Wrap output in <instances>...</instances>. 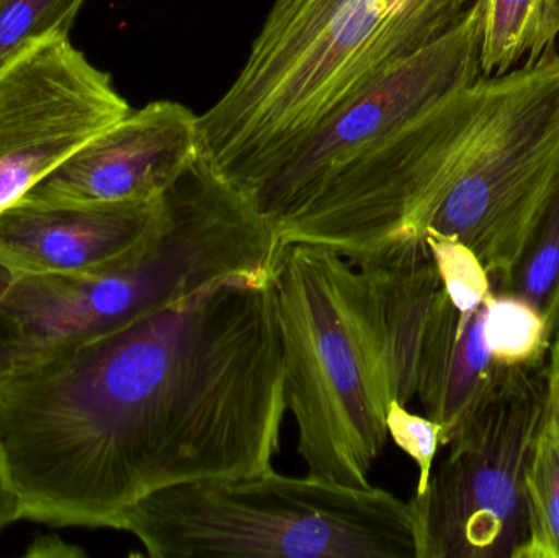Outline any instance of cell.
Returning a JSON list of instances; mask_svg holds the SVG:
<instances>
[{"instance_id":"obj_1","label":"cell","mask_w":559,"mask_h":558,"mask_svg":"<svg viewBox=\"0 0 559 558\" xmlns=\"http://www.w3.org/2000/svg\"><path fill=\"white\" fill-rule=\"evenodd\" d=\"M272 277H233L0 377L22 520L111 527L151 495L261 474L282 444Z\"/></svg>"},{"instance_id":"obj_7","label":"cell","mask_w":559,"mask_h":558,"mask_svg":"<svg viewBox=\"0 0 559 558\" xmlns=\"http://www.w3.org/2000/svg\"><path fill=\"white\" fill-rule=\"evenodd\" d=\"M548 359L504 367L414 495L419 558H514L528 537L527 471L544 422Z\"/></svg>"},{"instance_id":"obj_17","label":"cell","mask_w":559,"mask_h":558,"mask_svg":"<svg viewBox=\"0 0 559 558\" xmlns=\"http://www.w3.org/2000/svg\"><path fill=\"white\" fill-rule=\"evenodd\" d=\"M85 0H0V71L38 39L71 32Z\"/></svg>"},{"instance_id":"obj_3","label":"cell","mask_w":559,"mask_h":558,"mask_svg":"<svg viewBox=\"0 0 559 558\" xmlns=\"http://www.w3.org/2000/svg\"><path fill=\"white\" fill-rule=\"evenodd\" d=\"M272 236L248 200L205 167L160 197L150 238L91 274L16 275L0 301V377L120 330L215 282L264 274Z\"/></svg>"},{"instance_id":"obj_21","label":"cell","mask_w":559,"mask_h":558,"mask_svg":"<svg viewBox=\"0 0 559 558\" xmlns=\"http://www.w3.org/2000/svg\"><path fill=\"white\" fill-rule=\"evenodd\" d=\"M28 557H78L85 556L82 550L78 547L69 546V544L62 543L59 537L56 536H43L36 539L35 543L29 547Z\"/></svg>"},{"instance_id":"obj_12","label":"cell","mask_w":559,"mask_h":558,"mask_svg":"<svg viewBox=\"0 0 559 558\" xmlns=\"http://www.w3.org/2000/svg\"><path fill=\"white\" fill-rule=\"evenodd\" d=\"M486 300L478 307L460 310L442 285L433 305L417 399L426 415L442 426V446L449 444L469 406L504 369L492 359L486 344Z\"/></svg>"},{"instance_id":"obj_14","label":"cell","mask_w":559,"mask_h":558,"mask_svg":"<svg viewBox=\"0 0 559 558\" xmlns=\"http://www.w3.org/2000/svg\"><path fill=\"white\" fill-rule=\"evenodd\" d=\"M527 498L528 537L514 558H559V412L548 399L528 464Z\"/></svg>"},{"instance_id":"obj_4","label":"cell","mask_w":559,"mask_h":558,"mask_svg":"<svg viewBox=\"0 0 559 558\" xmlns=\"http://www.w3.org/2000/svg\"><path fill=\"white\" fill-rule=\"evenodd\" d=\"M272 285L286 409L298 426L306 475L371 487L393 399L367 275L331 249L288 242Z\"/></svg>"},{"instance_id":"obj_2","label":"cell","mask_w":559,"mask_h":558,"mask_svg":"<svg viewBox=\"0 0 559 558\" xmlns=\"http://www.w3.org/2000/svg\"><path fill=\"white\" fill-rule=\"evenodd\" d=\"M478 0H275L238 78L199 117L202 154L249 195L312 131Z\"/></svg>"},{"instance_id":"obj_9","label":"cell","mask_w":559,"mask_h":558,"mask_svg":"<svg viewBox=\"0 0 559 558\" xmlns=\"http://www.w3.org/2000/svg\"><path fill=\"white\" fill-rule=\"evenodd\" d=\"M130 111L68 33L23 49L0 71V213Z\"/></svg>"},{"instance_id":"obj_13","label":"cell","mask_w":559,"mask_h":558,"mask_svg":"<svg viewBox=\"0 0 559 558\" xmlns=\"http://www.w3.org/2000/svg\"><path fill=\"white\" fill-rule=\"evenodd\" d=\"M559 0H481V75H502L557 49Z\"/></svg>"},{"instance_id":"obj_6","label":"cell","mask_w":559,"mask_h":558,"mask_svg":"<svg viewBox=\"0 0 559 558\" xmlns=\"http://www.w3.org/2000/svg\"><path fill=\"white\" fill-rule=\"evenodd\" d=\"M443 193L427 235L455 239L492 290L511 277L559 177V49L439 105Z\"/></svg>"},{"instance_id":"obj_18","label":"cell","mask_w":559,"mask_h":558,"mask_svg":"<svg viewBox=\"0 0 559 558\" xmlns=\"http://www.w3.org/2000/svg\"><path fill=\"white\" fill-rule=\"evenodd\" d=\"M440 281L450 300L460 310L478 307L492 292L488 272L475 252L455 239L427 235Z\"/></svg>"},{"instance_id":"obj_20","label":"cell","mask_w":559,"mask_h":558,"mask_svg":"<svg viewBox=\"0 0 559 558\" xmlns=\"http://www.w3.org/2000/svg\"><path fill=\"white\" fill-rule=\"evenodd\" d=\"M19 520H22V503L0 461V531Z\"/></svg>"},{"instance_id":"obj_19","label":"cell","mask_w":559,"mask_h":558,"mask_svg":"<svg viewBox=\"0 0 559 558\" xmlns=\"http://www.w3.org/2000/svg\"><path fill=\"white\" fill-rule=\"evenodd\" d=\"M388 435L419 467L416 494L426 491L433 461L442 446V426L429 416L414 415L407 406L393 402L386 415Z\"/></svg>"},{"instance_id":"obj_5","label":"cell","mask_w":559,"mask_h":558,"mask_svg":"<svg viewBox=\"0 0 559 558\" xmlns=\"http://www.w3.org/2000/svg\"><path fill=\"white\" fill-rule=\"evenodd\" d=\"M118 530L153 558H419L411 501L274 467L151 495Z\"/></svg>"},{"instance_id":"obj_10","label":"cell","mask_w":559,"mask_h":558,"mask_svg":"<svg viewBox=\"0 0 559 558\" xmlns=\"http://www.w3.org/2000/svg\"><path fill=\"white\" fill-rule=\"evenodd\" d=\"M200 153L199 115L179 102H151L75 151L20 202H150L159 199Z\"/></svg>"},{"instance_id":"obj_15","label":"cell","mask_w":559,"mask_h":558,"mask_svg":"<svg viewBox=\"0 0 559 558\" xmlns=\"http://www.w3.org/2000/svg\"><path fill=\"white\" fill-rule=\"evenodd\" d=\"M496 294L532 305L554 337L559 321V177L511 277Z\"/></svg>"},{"instance_id":"obj_11","label":"cell","mask_w":559,"mask_h":558,"mask_svg":"<svg viewBox=\"0 0 559 558\" xmlns=\"http://www.w3.org/2000/svg\"><path fill=\"white\" fill-rule=\"evenodd\" d=\"M160 197L75 205L19 202L0 213V264L16 275L91 274L111 268L150 238L159 219Z\"/></svg>"},{"instance_id":"obj_16","label":"cell","mask_w":559,"mask_h":558,"mask_svg":"<svg viewBox=\"0 0 559 558\" xmlns=\"http://www.w3.org/2000/svg\"><path fill=\"white\" fill-rule=\"evenodd\" d=\"M485 337L492 359L501 367L544 363L554 340L532 305L496 292L486 300Z\"/></svg>"},{"instance_id":"obj_23","label":"cell","mask_w":559,"mask_h":558,"mask_svg":"<svg viewBox=\"0 0 559 558\" xmlns=\"http://www.w3.org/2000/svg\"><path fill=\"white\" fill-rule=\"evenodd\" d=\"M16 274L13 271H10L5 265L0 264V301L5 297L7 292L12 287L13 282H15Z\"/></svg>"},{"instance_id":"obj_22","label":"cell","mask_w":559,"mask_h":558,"mask_svg":"<svg viewBox=\"0 0 559 558\" xmlns=\"http://www.w3.org/2000/svg\"><path fill=\"white\" fill-rule=\"evenodd\" d=\"M548 402L559 412V321L548 351Z\"/></svg>"},{"instance_id":"obj_8","label":"cell","mask_w":559,"mask_h":558,"mask_svg":"<svg viewBox=\"0 0 559 558\" xmlns=\"http://www.w3.org/2000/svg\"><path fill=\"white\" fill-rule=\"evenodd\" d=\"M481 0L432 45L397 62L335 108L249 200L275 233L345 164L481 78Z\"/></svg>"}]
</instances>
